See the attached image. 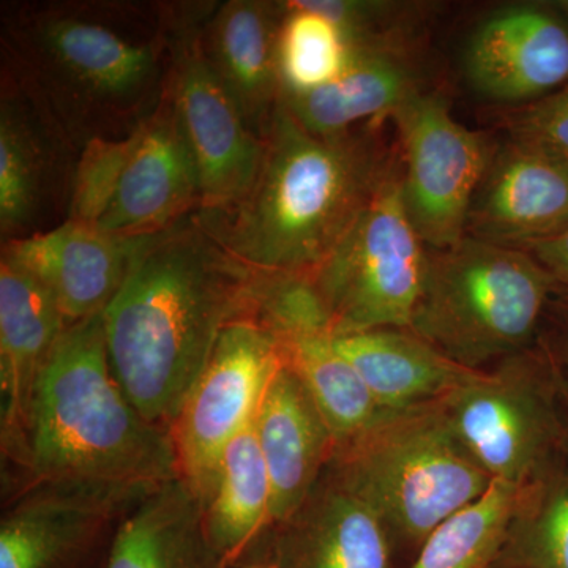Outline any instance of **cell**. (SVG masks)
<instances>
[{
	"label": "cell",
	"instance_id": "4",
	"mask_svg": "<svg viewBox=\"0 0 568 568\" xmlns=\"http://www.w3.org/2000/svg\"><path fill=\"white\" fill-rule=\"evenodd\" d=\"M9 457L20 459L31 484L149 489L181 477L171 433L141 416L112 373L103 313L63 332Z\"/></svg>",
	"mask_w": 568,
	"mask_h": 568
},
{
	"label": "cell",
	"instance_id": "27",
	"mask_svg": "<svg viewBox=\"0 0 568 568\" xmlns=\"http://www.w3.org/2000/svg\"><path fill=\"white\" fill-rule=\"evenodd\" d=\"M525 487L493 480L484 495L429 534L410 568L496 567Z\"/></svg>",
	"mask_w": 568,
	"mask_h": 568
},
{
	"label": "cell",
	"instance_id": "32",
	"mask_svg": "<svg viewBox=\"0 0 568 568\" xmlns=\"http://www.w3.org/2000/svg\"><path fill=\"white\" fill-rule=\"evenodd\" d=\"M508 140L568 166V84L525 104L507 122Z\"/></svg>",
	"mask_w": 568,
	"mask_h": 568
},
{
	"label": "cell",
	"instance_id": "25",
	"mask_svg": "<svg viewBox=\"0 0 568 568\" xmlns=\"http://www.w3.org/2000/svg\"><path fill=\"white\" fill-rule=\"evenodd\" d=\"M205 537L224 568L244 558L272 519V487L254 420L227 444L203 499Z\"/></svg>",
	"mask_w": 568,
	"mask_h": 568
},
{
	"label": "cell",
	"instance_id": "21",
	"mask_svg": "<svg viewBox=\"0 0 568 568\" xmlns=\"http://www.w3.org/2000/svg\"><path fill=\"white\" fill-rule=\"evenodd\" d=\"M69 327L50 291L28 272L0 263L2 443L17 446L37 377Z\"/></svg>",
	"mask_w": 568,
	"mask_h": 568
},
{
	"label": "cell",
	"instance_id": "31",
	"mask_svg": "<svg viewBox=\"0 0 568 568\" xmlns=\"http://www.w3.org/2000/svg\"><path fill=\"white\" fill-rule=\"evenodd\" d=\"M142 126L123 140H95L82 149L71 192V222L95 226L102 219L136 149Z\"/></svg>",
	"mask_w": 568,
	"mask_h": 568
},
{
	"label": "cell",
	"instance_id": "29",
	"mask_svg": "<svg viewBox=\"0 0 568 568\" xmlns=\"http://www.w3.org/2000/svg\"><path fill=\"white\" fill-rule=\"evenodd\" d=\"M278 36L282 93L315 91L334 81L349 62L345 36L327 18L295 2H284Z\"/></svg>",
	"mask_w": 568,
	"mask_h": 568
},
{
	"label": "cell",
	"instance_id": "14",
	"mask_svg": "<svg viewBox=\"0 0 568 568\" xmlns=\"http://www.w3.org/2000/svg\"><path fill=\"white\" fill-rule=\"evenodd\" d=\"M463 67L491 102H537L568 84V21L552 2L491 11L467 39Z\"/></svg>",
	"mask_w": 568,
	"mask_h": 568
},
{
	"label": "cell",
	"instance_id": "2",
	"mask_svg": "<svg viewBox=\"0 0 568 568\" xmlns=\"http://www.w3.org/2000/svg\"><path fill=\"white\" fill-rule=\"evenodd\" d=\"M196 212L136 237L122 286L103 312L119 386L142 417L168 432L223 328L253 320L261 275L219 244Z\"/></svg>",
	"mask_w": 568,
	"mask_h": 568
},
{
	"label": "cell",
	"instance_id": "11",
	"mask_svg": "<svg viewBox=\"0 0 568 568\" xmlns=\"http://www.w3.org/2000/svg\"><path fill=\"white\" fill-rule=\"evenodd\" d=\"M282 364L276 336L250 317L234 321L220 334L170 429L179 476L201 503L224 448L253 424Z\"/></svg>",
	"mask_w": 568,
	"mask_h": 568
},
{
	"label": "cell",
	"instance_id": "7",
	"mask_svg": "<svg viewBox=\"0 0 568 568\" xmlns=\"http://www.w3.org/2000/svg\"><path fill=\"white\" fill-rule=\"evenodd\" d=\"M426 264L428 248L407 216L395 163L343 241L310 274L332 335L409 328Z\"/></svg>",
	"mask_w": 568,
	"mask_h": 568
},
{
	"label": "cell",
	"instance_id": "24",
	"mask_svg": "<svg viewBox=\"0 0 568 568\" xmlns=\"http://www.w3.org/2000/svg\"><path fill=\"white\" fill-rule=\"evenodd\" d=\"M103 568H224L203 525V504L181 477L163 481L123 511Z\"/></svg>",
	"mask_w": 568,
	"mask_h": 568
},
{
	"label": "cell",
	"instance_id": "34",
	"mask_svg": "<svg viewBox=\"0 0 568 568\" xmlns=\"http://www.w3.org/2000/svg\"><path fill=\"white\" fill-rule=\"evenodd\" d=\"M552 3H555L556 9H558L568 21V0H556V2Z\"/></svg>",
	"mask_w": 568,
	"mask_h": 568
},
{
	"label": "cell",
	"instance_id": "16",
	"mask_svg": "<svg viewBox=\"0 0 568 568\" xmlns=\"http://www.w3.org/2000/svg\"><path fill=\"white\" fill-rule=\"evenodd\" d=\"M567 227L568 166L510 140L496 149L466 235L523 248Z\"/></svg>",
	"mask_w": 568,
	"mask_h": 568
},
{
	"label": "cell",
	"instance_id": "19",
	"mask_svg": "<svg viewBox=\"0 0 568 568\" xmlns=\"http://www.w3.org/2000/svg\"><path fill=\"white\" fill-rule=\"evenodd\" d=\"M284 2L212 3L204 21L205 54L254 134L265 140L280 99L278 36Z\"/></svg>",
	"mask_w": 568,
	"mask_h": 568
},
{
	"label": "cell",
	"instance_id": "10",
	"mask_svg": "<svg viewBox=\"0 0 568 568\" xmlns=\"http://www.w3.org/2000/svg\"><path fill=\"white\" fill-rule=\"evenodd\" d=\"M212 2L179 3L173 37L170 100L201 183L200 211L234 204L263 163L265 140L246 125L204 50Z\"/></svg>",
	"mask_w": 568,
	"mask_h": 568
},
{
	"label": "cell",
	"instance_id": "18",
	"mask_svg": "<svg viewBox=\"0 0 568 568\" xmlns=\"http://www.w3.org/2000/svg\"><path fill=\"white\" fill-rule=\"evenodd\" d=\"M272 487V519L286 525L323 478L335 439L304 381L286 364L268 384L254 418Z\"/></svg>",
	"mask_w": 568,
	"mask_h": 568
},
{
	"label": "cell",
	"instance_id": "36",
	"mask_svg": "<svg viewBox=\"0 0 568 568\" xmlns=\"http://www.w3.org/2000/svg\"><path fill=\"white\" fill-rule=\"evenodd\" d=\"M250 568H278L276 567L275 562L265 564V566H256V567H250Z\"/></svg>",
	"mask_w": 568,
	"mask_h": 568
},
{
	"label": "cell",
	"instance_id": "3",
	"mask_svg": "<svg viewBox=\"0 0 568 568\" xmlns=\"http://www.w3.org/2000/svg\"><path fill=\"white\" fill-rule=\"evenodd\" d=\"M375 133L317 136L280 103L252 189L219 211H197V219L256 271L312 274L395 166Z\"/></svg>",
	"mask_w": 568,
	"mask_h": 568
},
{
	"label": "cell",
	"instance_id": "5",
	"mask_svg": "<svg viewBox=\"0 0 568 568\" xmlns=\"http://www.w3.org/2000/svg\"><path fill=\"white\" fill-rule=\"evenodd\" d=\"M324 474L368 504L390 536L414 545L493 481L459 439L443 399L383 410L335 447Z\"/></svg>",
	"mask_w": 568,
	"mask_h": 568
},
{
	"label": "cell",
	"instance_id": "26",
	"mask_svg": "<svg viewBox=\"0 0 568 568\" xmlns=\"http://www.w3.org/2000/svg\"><path fill=\"white\" fill-rule=\"evenodd\" d=\"M283 362L304 381L323 414L335 447L365 432L384 409L353 365L339 354L334 335L310 334L282 339Z\"/></svg>",
	"mask_w": 568,
	"mask_h": 568
},
{
	"label": "cell",
	"instance_id": "6",
	"mask_svg": "<svg viewBox=\"0 0 568 568\" xmlns=\"http://www.w3.org/2000/svg\"><path fill=\"white\" fill-rule=\"evenodd\" d=\"M556 287L526 250L466 235L428 250L409 331L457 364L481 369L526 351Z\"/></svg>",
	"mask_w": 568,
	"mask_h": 568
},
{
	"label": "cell",
	"instance_id": "8",
	"mask_svg": "<svg viewBox=\"0 0 568 568\" xmlns=\"http://www.w3.org/2000/svg\"><path fill=\"white\" fill-rule=\"evenodd\" d=\"M388 118L402 144L399 185L410 223L428 250L457 244L496 149L437 93L418 91Z\"/></svg>",
	"mask_w": 568,
	"mask_h": 568
},
{
	"label": "cell",
	"instance_id": "20",
	"mask_svg": "<svg viewBox=\"0 0 568 568\" xmlns=\"http://www.w3.org/2000/svg\"><path fill=\"white\" fill-rule=\"evenodd\" d=\"M278 568H390V532L361 497L331 477L280 526Z\"/></svg>",
	"mask_w": 568,
	"mask_h": 568
},
{
	"label": "cell",
	"instance_id": "17",
	"mask_svg": "<svg viewBox=\"0 0 568 568\" xmlns=\"http://www.w3.org/2000/svg\"><path fill=\"white\" fill-rule=\"evenodd\" d=\"M134 241L69 220L48 233L3 244L2 260L39 280L71 325L104 312L129 271Z\"/></svg>",
	"mask_w": 568,
	"mask_h": 568
},
{
	"label": "cell",
	"instance_id": "33",
	"mask_svg": "<svg viewBox=\"0 0 568 568\" xmlns=\"http://www.w3.org/2000/svg\"><path fill=\"white\" fill-rule=\"evenodd\" d=\"M555 280L556 286L568 293V227L560 233L523 246Z\"/></svg>",
	"mask_w": 568,
	"mask_h": 568
},
{
	"label": "cell",
	"instance_id": "13",
	"mask_svg": "<svg viewBox=\"0 0 568 568\" xmlns=\"http://www.w3.org/2000/svg\"><path fill=\"white\" fill-rule=\"evenodd\" d=\"M149 489L29 485L0 523V568H85L112 523Z\"/></svg>",
	"mask_w": 568,
	"mask_h": 568
},
{
	"label": "cell",
	"instance_id": "28",
	"mask_svg": "<svg viewBox=\"0 0 568 568\" xmlns=\"http://www.w3.org/2000/svg\"><path fill=\"white\" fill-rule=\"evenodd\" d=\"M496 567L568 568V474L548 466L523 488Z\"/></svg>",
	"mask_w": 568,
	"mask_h": 568
},
{
	"label": "cell",
	"instance_id": "22",
	"mask_svg": "<svg viewBox=\"0 0 568 568\" xmlns=\"http://www.w3.org/2000/svg\"><path fill=\"white\" fill-rule=\"evenodd\" d=\"M422 91L406 48H351L349 62L334 81L315 91L282 93L280 103L317 136H336L379 121Z\"/></svg>",
	"mask_w": 568,
	"mask_h": 568
},
{
	"label": "cell",
	"instance_id": "9",
	"mask_svg": "<svg viewBox=\"0 0 568 568\" xmlns=\"http://www.w3.org/2000/svg\"><path fill=\"white\" fill-rule=\"evenodd\" d=\"M549 386L540 358L523 351L443 398L459 439L491 480L525 487L551 466L560 425Z\"/></svg>",
	"mask_w": 568,
	"mask_h": 568
},
{
	"label": "cell",
	"instance_id": "23",
	"mask_svg": "<svg viewBox=\"0 0 568 568\" xmlns=\"http://www.w3.org/2000/svg\"><path fill=\"white\" fill-rule=\"evenodd\" d=\"M334 343L384 410L446 398L484 372L457 364L409 328L334 336Z\"/></svg>",
	"mask_w": 568,
	"mask_h": 568
},
{
	"label": "cell",
	"instance_id": "35",
	"mask_svg": "<svg viewBox=\"0 0 568 568\" xmlns=\"http://www.w3.org/2000/svg\"><path fill=\"white\" fill-rule=\"evenodd\" d=\"M564 349H566V358H567V364H568V320H567L566 336H564Z\"/></svg>",
	"mask_w": 568,
	"mask_h": 568
},
{
	"label": "cell",
	"instance_id": "30",
	"mask_svg": "<svg viewBox=\"0 0 568 568\" xmlns=\"http://www.w3.org/2000/svg\"><path fill=\"white\" fill-rule=\"evenodd\" d=\"M305 9L334 22L351 48H406L409 31L425 17L424 3L384 0H298Z\"/></svg>",
	"mask_w": 568,
	"mask_h": 568
},
{
	"label": "cell",
	"instance_id": "1",
	"mask_svg": "<svg viewBox=\"0 0 568 568\" xmlns=\"http://www.w3.org/2000/svg\"><path fill=\"white\" fill-rule=\"evenodd\" d=\"M179 3H7L2 74L80 152L132 136L170 92Z\"/></svg>",
	"mask_w": 568,
	"mask_h": 568
},
{
	"label": "cell",
	"instance_id": "15",
	"mask_svg": "<svg viewBox=\"0 0 568 568\" xmlns=\"http://www.w3.org/2000/svg\"><path fill=\"white\" fill-rule=\"evenodd\" d=\"M200 207V174L168 92L142 126L118 192L95 226L118 237H142L173 226Z\"/></svg>",
	"mask_w": 568,
	"mask_h": 568
},
{
	"label": "cell",
	"instance_id": "12",
	"mask_svg": "<svg viewBox=\"0 0 568 568\" xmlns=\"http://www.w3.org/2000/svg\"><path fill=\"white\" fill-rule=\"evenodd\" d=\"M80 152L2 74L0 84V237L48 233L69 222Z\"/></svg>",
	"mask_w": 568,
	"mask_h": 568
}]
</instances>
